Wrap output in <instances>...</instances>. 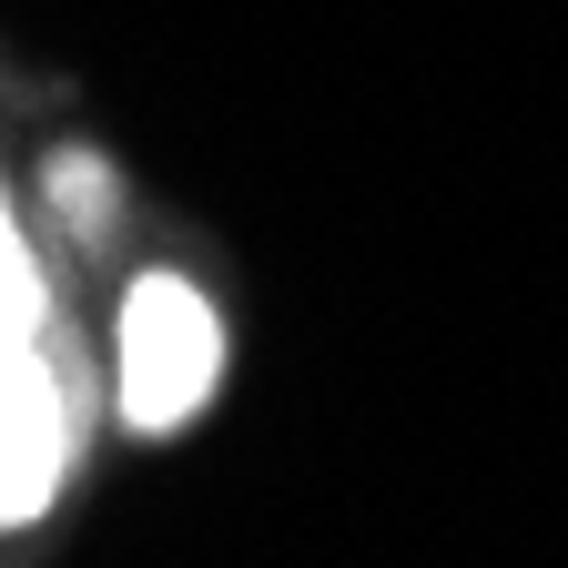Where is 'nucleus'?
<instances>
[{
  "mask_svg": "<svg viewBox=\"0 0 568 568\" xmlns=\"http://www.w3.org/2000/svg\"><path fill=\"white\" fill-rule=\"evenodd\" d=\"M41 325H51V284H41V254L21 244L11 203H0V355H11V345H31Z\"/></svg>",
  "mask_w": 568,
  "mask_h": 568,
  "instance_id": "20e7f679",
  "label": "nucleus"
},
{
  "mask_svg": "<svg viewBox=\"0 0 568 568\" xmlns=\"http://www.w3.org/2000/svg\"><path fill=\"white\" fill-rule=\"evenodd\" d=\"M92 437V396H82V355H71L51 325L31 345L0 355V528L51 518V497L82 467Z\"/></svg>",
  "mask_w": 568,
  "mask_h": 568,
  "instance_id": "f03ea898",
  "label": "nucleus"
},
{
  "mask_svg": "<svg viewBox=\"0 0 568 568\" xmlns=\"http://www.w3.org/2000/svg\"><path fill=\"white\" fill-rule=\"evenodd\" d=\"M224 386V315L193 274H142L112 335V406L132 437H173Z\"/></svg>",
  "mask_w": 568,
  "mask_h": 568,
  "instance_id": "f257e3e1",
  "label": "nucleus"
},
{
  "mask_svg": "<svg viewBox=\"0 0 568 568\" xmlns=\"http://www.w3.org/2000/svg\"><path fill=\"white\" fill-rule=\"evenodd\" d=\"M41 203H51V224L71 234V244H102L112 234V213H122V193H112V163L102 153H51V173H41Z\"/></svg>",
  "mask_w": 568,
  "mask_h": 568,
  "instance_id": "7ed1b4c3",
  "label": "nucleus"
}]
</instances>
